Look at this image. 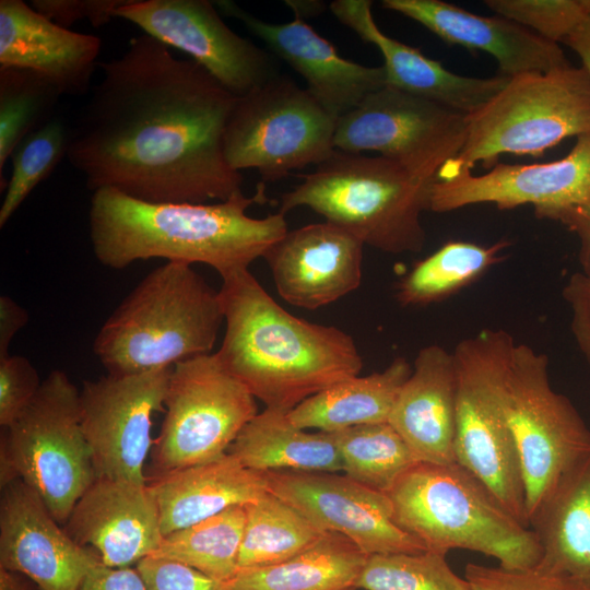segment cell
<instances>
[{"label": "cell", "instance_id": "cell-41", "mask_svg": "<svg viewBox=\"0 0 590 590\" xmlns=\"http://www.w3.org/2000/svg\"><path fill=\"white\" fill-rule=\"evenodd\" d=\"M135 568L146 590H227L225 582L172 559L148 556Z\"/></svg>", "mask_w": 590, "mask_h": 590}, {"label": "cell", "instance_id": "cell-22", "mask_svg": "<svg viewBox=\"0 0 590 590\" xmlns=\"http://www.w3.org/2000/svg\"><path fill=\"white\" fill-rule=\"evenodd\" d=\"M371 7L369 0H334L329 5L343 25L380 51L387 85L467 116L488 102L508 82L509 76L500 73L491 78H473L449 71L420 49L385 34L373 16Z\"/></svg>", "mask_w": 590, "mask_h": 590}, {"label": "cell", "instance_id": "cell-8", "mask_svg": "<svg viewBox=\"0 0 590 590\" xmlns=\"http://www.w3.org/2000/svg\"><path fill=\"white\" fill-rule=\"evenodd\" d=\"M516 341L485 329L452 351L457 370L456 462L479 479L519 522L529 527L516 442L500 403V387Z\"/></svg>", "mask_w": 590, "mask_h": 590}, {"label": "cell", "instance_id": "cell-26", "mask_svg": "<svg viewBox=\"0 0 590 590\" xmlns=\"http://www.w3.org/2000/svg\"><path fill=\"white\" fill-rule=\"evenodd\" d=\"M148 485L157 504L163 535L252 503L268 492L264 473L244 467L231 452L152 476Z\"/></svg>", "mask_w": 590, "mask_h": 590}, {"label": "cell", "instance_id": "cell-13", "mask_svg": "<svg viewBox=\"0 0 590 590\" xmlns=\"http://www.w3.org/2000/svg\"><path fill=\"white\" fill-rule=\"evenodd\" d=\"M465 117L386 85L337 120L334 148L378 152L417 179L434 182L462 149Z\"/></svg>", "mask_w": 590, "mask_h": 590}, {"label": "cell", "instance_id": "cell-39", "mask_svg": "<svg viewBox=\"0 0 590 590\" xmlns=\"http://www.w3.org/2000/svg\"><path fill=\"white\" fill-rule=\"evenodd\" d=\"M464 577L472 590H582L569 577L539 567L507 569L475 563L465 566Z\"/></svg>", "mask_w": 590, "mask_h": 590}, {"label": "cell", "instance_id": "cell-23", "mask_svg": "<svg viewBox=\"0 0 590 590\" xmlns=\"http://www.w3.org/2000/svg\"><path fill=\"white\" fill-rule=\"evenodd\" d=\"M381 5L420 23L448 44L488 54L500 74L509 78L570 64L558 44L498 15H477L440 0H384Z\"/></svg>", "mask_w": 590, "mask_h": 590}, {"label": "cell", "instance_id": "cell-37", "mask_svg": "<svg viewBox=\"0 0 590 590\" xmlns=\"http://www.w3.org/2000/svg\"><path fill=\"white\" fill-rule=\"evenodd\" d=\"M70 127L61 118L51 120L26 135L13 151L11 177L0 206L2 228L33 191L67 156Z\"/></svg>", "mask_w": 590, "mask_h": 590}, {"label": "cell", "instance_id": "cell-14", "mask_svg": "<svg viewBox=\"0 0 590 590\" xmlns=\"http://www.w3.org/2000/svg\"><path fill=\"white\" fill-rule=\"evenodd\" d=\"M144 34L189 55L236 97L279 75L272 56L235 33L208 0H127L116 11Z\"/></svg>", "mask_w": 590, "mask_h": 590}, {"label": "cell", "instance_id": "cell-20", "mask_svg": "<svg viewBox=\"0 0 590 590\" xmlns=\"http://www.w3.org/2000/svg\"><path fill=\"white\" fill-rule=\"evenodd\" d=\"M364 244L324 221L287 233L264 253L279 295L305 309L329 305L362 281Z\"/></svg>", "mask_w": 590, "mask_h": 590}, {"label": "cell", "instance_id": "cell-44", "mask_svg": "<svg viewBox=\"0 0 590 590\" xmlns=\"http://www.w3.org/2000/svg\"><path fill=\"white\" fill-rule=\"evenodd\" d=\"M78 590H146L137 568L109 567L101 563L85 576Z\"/></svg>", "mask_w": 590, "mask_h": 590}, {"label": "cell", "instance_id": "cell-31", "mask_svg": "<svg viewBox=\"0 0 590 590\" xmlns=\"http://www.w3.org/2000/svg\"><path fill=\"white\" fill-rule=\"evenodd\" d=\"M508 240L491 246L451 240L416 262L396 286L402 306H427L470 285L505 257Z\"/></svg>", "mask_w": 590, "mask_h": 590}, {"label": "cell", "instance_id": "cell-5", "mask_svg": "<svg viewBox=\"0 0 590 590\" xmlns=\"http://www.w3.org/2000/svg\"><path fill=\"white\" fill-rule=\"evenodd\" d=\"M398 526L426 551L462 548L492 556L507 569L535 567L541 547L489 489L457 462H417L387 493Z\"/></svg>", "mask_w": 590, "mask_h": 590}, {"label": "cell", "instance_id": "cell-12", "mask_svg": "<svg viewBox=\"0 0 590 590\" xmlns=\"http://www.w3.org/2000/svg\"><path fill=\"white\" fill-rule=\"evenodd\" d=\"M255 396L215 353L172 367L165 416L153 442L154 475L214 460L257 414Z\"/></svg>", "mask_w": 590, "mask_h": 590}, {"label": "cell", "instance_id": "cell-45", "mask_svg": "<svg viewBox=\"0 0 590 590\" xmlns=\"http://www.w3.org/2000/svg\"><path fill=\"white\" fill-rule=\"evenodd\" d=\"M548 220L562 223L578 237L581 272L590 278V202L559 211Z\"/></svg>", "mask_w": 590, "mask_h": 590}, {"label": "cell", "instance_id": "cell-46", "mask_svg": "<svg viewBox=\"0 0 590 590\" xmlns=\"http://www.w3.org/2000/svg\"><path fill=\"white\" fill-rule=\"evenodd\" d=\"M27 321L26 309L8 295L0 296V357L9 355L12 340Z\"/></svg>", "mask_w": 590, "mask_h": 590}, {"label": "cell", "instance_id": "cell-6", "mask_svg": "<svg viewBox=\"0 0 590 590\" xmlns=\"http://www.w3.org/2000/svg\"><path fill=\"white\" fill-rule=\"evenodd\" d=\"M299 177L302 182L282 196L280 213L307 206L380 251L423 249L426 234L421 215L429 210L433 182L417 179L384 156L338 149Z\"/></svg>", "mask_w": 590, "mask_h": 590}, {"label": "cell", "instance_id": "cell-28", "mask_svg": "<svg viewBox=\"0 0 590 590\" xmlns=\"http://www.w3.org/2000/svg\"><path fill=\"white\" fill-rule=\"evenodd\" d=\"M288 412L266 408L238 434L228 452L253 471H343L330 432L308 433L295 426Z\"/></svg>", "mask_w": 590, "mask_h": 590}, {"label": "cell", "instance_id": "cell-49", "mask_svg": "<svg viewBox=\"0 0 590 590\" xmlns=\"http://www.w3.org/2000/svg\"><path fill=\"white\" fill-rule=\"evenodd\" d=\"M349 590H356V589H355V588H351V589H349Z\"/></svg>", "mask_w": 590, "mask_h": 590}, {"label": "cell", "instance_id": "cell-17", "mask_svg": "<svg viewBox=\"0 0 590 590\" xmlns=\"http://www.w3.org/2000/svg\"><path fill=\"white\" fill-rule=\"evenodd\" d=\"M268 492L326 532L342 534L367 555L420 553L423 544L394 520L386 493L335 472H263Z\"/></svg>", "mask_w": 590, "mask_h": 590}, {"label": "cell", "instance_id": "cell-36", "mask_svg": "<svg viewBox=\"0 0 590 590\" xmlns=\"http://www.w3.org/2000/svg\"><path fill=\"white\" fill-rule=\"evenodd\" d=\"M362 590H472L465 577L449 566L446 554L420 553L371 554L357 578Z\"/></svg>", "mask_w": 590, "mask_h": 590}, {"label": "cell", "instance_id": "cell-38", "mask_svg": "<svg viewBox=\"0 0 590 590\" xmlns=\"http://www.w3.org/2000/svg\"><path fill=\"white\" fill-rule=\"evenodd\" d=\"M496 15L562 43L590 12V0H486Z\"/></svg>", "mask_w": 590, "mask_h": 590}, {"label": "cell", "instance_id": "cell-48", "mask_svg": "<svg viewBox=\"0 0 590 590\" xmlns=\"http://www.w3.org/2000/svg\"><path fill=\"white\" fill-rule=\"evenodd\" d=\"M0 590H40L27 576L0 567Z\"/></svg>", "mask_w": 590, "mask_h": 590}, {"label": "cell", "instance_id": "cell-43", "mask_svg": "<svg viewBox=\"0 0 590 590\" xmlns=\"http://www.w3.org/2000/svg\"><path fill=\"white\" fill-rule=\"evenodd\" d=\"M563 297L571 311L574 339L590 366V278L574 273L563 288Z\"/></svg>", "mask_w": 590, "mask_h": 590}, {"label": "cell", "instance_id": "cell-21", "mask_svg": "<svg viewBox=\"0 0 590 590\" xmlns=\"http://www.w3.org/2000/svg\"><path fill=\"white\" fill-rule=\"evenodd\" d=\"M66 523L67 533L109 567H129L151 556L164 536L148 483L125 480L96 477Z\"/></svg>", "mask_w": 590, "mask_h": 590}, {"label": "cell", "instance_id": "cell-42", "mask_svg": "<svg viewBox=\"0 0 590 590\" xmlns=\"http://www.w3.org/2000/svg\"><path fill=\"white\" fill-rule=\"evenodd\" d=\"M127 0H33L32 8L55 23L69 28L80 20L101 27L116 17Z\"/></svg>", "mask_w": 590, "mask_h": 590}, {"label": "cell", "instance_id": "cell-32", "mask_svg": "<svg viewBox=\"0 0 590 590\" xmlns=\"http://www.w3.org/2000/svg\"><path fill=\"white\" fill-rule=\"evenodd\" d=\"M245 509L246 523L238 570L284 562L326 534L297 509L270 492L245 505Z\"/></svg>", "mask_w": 590, "mask_h": 590}, {"label": "cell", "instance_id": "cell-40", "mask_svg": "<svg viewBox=\"0 0 590 590\" xmlns=\"http://www.w3.org/2000/svg\"><path fill=\"white\" fill-rule=\"evenodd\" d=\"M43 381L33 364L22 355L0 357V426L12 425L28 408Z\"/></svg>", "mask_w": 590, "mask_h": 590}, {"label": "cell", "instance_id": "cell-10", "mask_svg": "<svg viewBox=\"0 0 590 590\" xmlns=\"http://www.w3.org/2000/svg\"><path fill=\"white\" fill-rule=\"evenodd\" d=\"M547 367L545 354L517 343L500 387L520 459L528 520L562 477L590 455V428L570 400L552 388Z\"/></svg>", "mask_w": 590, "mask_h": 590}, {"label": "cell", "instance_id": "cell-15", "mask_svg": "<svg viewBox=\"0 0 590 590\" xmlns=\"http://www.w3.org/2000/svg\"><path fill=\"white\" fill-rule=\"evenodd\" d=\"M172 368L87 380L80 390L81 427L96 477L148 483L152 418L164 411Z\"/></svg>", "mask_w": 590, "mask_h": 590}, {"label": "cell", "instance_id": "cell-4", "mask_svg": "<svg viewBox=\"0 0 590 590\" xmlns=\"http://www.w3.org/2000/svg\"><path fill=\"white\" fill-rule=\"evenodd\" d=\"M223 321L219 291L190 264L166 261L120 302L92 349L109 375L172 368L210 354Z\"/></svg>", "mask_w": 590, "mask_h": 590}, {"label": "cell", "instance_id": "cell-30", "mask_svg": "<svg viewBox=\"0 0 590 590\" xmlns=\"http://www.w3.org/2000/svg\"><path fill=\"white\" fill-rule=\"evenodd\" d=\"M342 534L326 532L314 545L279 564L240 569L227 590H349L367 560Z\"/></svg>", "mask_w": 590, "mask_h": 590}, {"label": "cell", "instance_id": "cell-34", "mask_svg": "<svg viewBox=\"0 0 590 590\" xmlns=\"http://www.w3.org/2000/svg\"><path fill=\"white\" fill-rule=\"evenodd\" d=\"M339 449L345 475L381 493L415 463L411 449L388 423L363 424L330 432Z\"/></svg>", "mask_w": 590, "mask_h": 590}, {"label": "cell", "instance_id": "cell-24", "mask_svg": "<svg viewBox=\"0 0 590 590\" xmlns=\"http://www.w3.org/2000/svg\"><path fill=\"white\" fill-rule=\"evenodd\" d=\"M102 39L66 28L23 0L0 1V68L17 67L47 78L61 95L91 90Z\"/></svg>", "mask_w": 590, "mask_h": 590}, {"label": "cell", "instance_id": "cell-3", "mask_svg": "<svg viewBox=\"0 0 590 590\" xmlns=\"http://www.w3.org/2000/svg\"><path fill=\"white\" fill-rule=\"evenodd\" d=\"M221 279L225 334L215 354L266 408L290 412L358 376L363 359L350 334L291 315L248 269Z\"/></svg>", "mask_w": 590, "mask_h": 590}, {"label": "cell", "instance_id": "cell-11", "mask_svg": "<svg viewBox=\"0 0 590 590\" xmlns=\"http://www.w3.org/2000/svg\"><path fill=\"white\" fill-rule=\"evenodd\" d=\"M337 118L306 88L276 75L236 98L224 132V154L236 172L263 181L318 165L334 151Z\"/></svg>", "mask_w": 590, "mask_h": 590}, {"label": "cell", "instance_id": "cell-16", "mask_svg": "<svg viewBox=\"0 0 590 590\" xmlns=\"http://www.w3.org/2000/svg\"><path fill=\"white\" fill-rule=\"evenodd\" d=\"M588 202L590 133L578 137L560 160L528 165L497 163L483 175L461 169L436 177L429 189V210L438 213L477 203H493L502 210L531 204L536 216L550 219Z\"/></svg>", "mask_w": 590, "mask_h": 590}, {"label": "cell", "instance_id": "cell-1", "mask_svg": "<svg viewBox=\"0 0 590 590\" xmlns=\"http://www.w3.org/2000/svg\"><path fill=\"white\" fill-rule=\"evenodd\" d=\"M67 157L90 190L148 202L205 203L243 192L224 154L236 96L193 60L143 34L102 62Z\"/></svg>", "mask_w": 590, "mask_h": 590}, {"label": "cell", "instance_id": "cell-33", "mask_svg": "<svg viewBox=\"0 0 590 590\" xmlns=\"http://www.w3.org/2000/svg\"><path fill=\"white\" fill-rule=\"evenodd\" d=\"M245 523V505L229 507L164 535L151 556L182 563L213 579L226 582L238 570Z\"/></svg>", "mask_w": 590, "mask_h": 590}, {"label": "cell", "instance_id": "cell-25", "mask_svg": "<svg viewBox=\"0 0 590 590\" xmlns=\"http://www.w3.org/2000/svg\"><path fill=\"white\" fill-rule=\"evenodd\" d=\"M457 370L452 352L433 344L421 349L388 423L417 462H456Z\"/></svg>", "mask_w": 590, "mask_h": 590}, {"label": "cell", "instance_id": "cell-47", "mask_svg": "<svg viewBox=\"0 0 590 590\" xmlns=\"http://www.w3.org/2000/svg\"><path fill=\"white\" fill-rule=\"evenodd\" d=\"M562 43L578 55L590 76V12Z\"/></svg>", "mask_w": 590, "mask_h": 590}, {"label": "cell", "instance_id": "cell-9", "mask_svg": "<svg viewBox=\"0 0 590 590\" xmlns=\"http://www.w3.org/2000/svg\"><path fill=\"white\" fill-rule=\"evenodd\" d=\"M3 429L0 487L22 480L58 522H66L96 479L81 427L80 390L64 371L52 370L28 408Z\"/></svg>", "mask_w": 590, "mask_h": 590}, {"label": "cell", "instance_id": "cell-19", "mask_svg": "<svg viewBox=\"0 0 590 590\" xmlns=\"http://www.w3.org/2000/svg\"><path fill=\"white\" fill-rule=\"evenodd\" d=\"M219 10L240 21L306 82V90L337 119L357 107L369 94L387 85L384 66L370 67L339 55L305 19L270 23L231 0H217Z\"/></svg>", "mask_w": 590, "mask_h": 590}, {"label": "cell", "instance_id": "cell-27", "mask_svg": "<svg viewBox=\"0 0 590 590\" xmlns=\"http://www.w3.org/2000/svg\"><path fill=\"white\" fill-rule=\"evenodd\" d=\"M529 526L541 547L536 567L590 590V455L562 477Z\"/></svg>", "mask_w": 590, "mask_h": 590}, {"label": "cell", "instance_id": "cell-18", "mask_svg": "<svg viewBox=\"0 0 590 590\" xmlns=\"http://www.w3.org/2000/svg\"><path fill=\"white\" fill-rule=\"evenodd\" d=\"M102 563L58 526L42 497L22 480L1 488L0 567L21 573L40 590H78Z\"/></svg>", "mask_w": 590, "mask_h": 590}, {"label": "cell", "instance_id": "cell-7", "mask_svg": "<svg viewBox=\"0 0 590 590\" xmlns=\"http://www.w3.org/2000/svg\"><path fill=\"white\" fill-rule=\"evenodd\" d=\"M457 157L438 176L493 167L504 154L542 156L564 139L590 133V76L571 63L508 79L488 102L465 117Z\"/></svg>", "mask_w": 590, "mask_h": 590}, {"label": "cell", "instance_id": "cell-35", "mask_svg": "<svg viewBox=\"0 0 590 590\" xmlns=\"http://www.w3.org/2000/svg\"><path fill=\"white\" fill-rule=\"evenodd\" d=\"M44 75L24 68H0V187L3 168L17 144L54 118L61 97Z\"/></svg>", "mask_w": 590, "mask_h": 590}, {"label": "cell", "instance_id": "cell-29", "mask_svg": "<svg viewBox=\"0 0 590 590\" xmlns=\"http://www.w3.org/2000/svg\"><path fill=\"white\" fill-rule=\"evenodd\" d=\"M411 373L409 362L396 357L381 371L349 378L309 397L287 413L288 418L299 428L320 432L388 422Z\"/></svg>", "mask_w": 590, "mask_h": 590}, {"label": "cell", "instance_id": "cell-2", "mask_svg": "<svg viewBox=\"0 0 590 590\" xmlns=\"http://www.w3.org/2000/svg\"><path fill=\"white\" fill-rule=\"evenodd\" d=\"M267 202L260 182L253 196L239 192L217 203L148 202L118 190L93 191L88 228L93 253L104 267L122 270L133 262L162 258L204 263L220 275L248 269L287 233L285 215H247Z\"/></svg>", "mask_w": 590, "mask_h": 590}]
</instances>
